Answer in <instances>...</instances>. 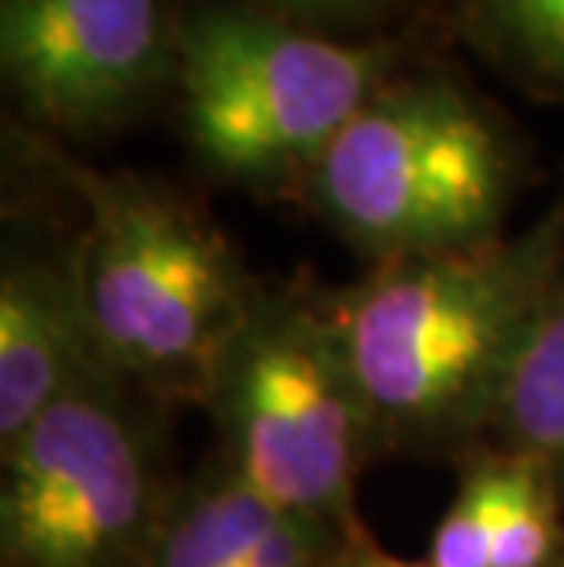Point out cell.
Here are the masks:
<instances>
[{"label":"cell","mask_w":564,"mask_h":567,"mask_svg":"<svg viewBox=\"0 0 564 567\" xmlns=\"http://www.w3.org/2000/svg\"><path fill=\"white\" fill-rule=\"evenodd\" d=\"M564 494L543 465L499 454V516L491 567H557L564 557Z\"/></svg>","instance_id":"12"},{"label":"cell","mask_w":564,"mask_h":567,"mask_svg":"<svg viewBox=\"0 0 564 567\" xmlns=\"http://www.w3.org/2000/svg\"><path fill=\"white\" fill-rule=\"evenodd\" d=\"M465 38L506 74L564 92V0H451Z\"/></svg>","instance_id":"11"},{"label":"cell","mask_w":564,"mask_h":567,"mask_svg":"<svg viewBox=\"0 0 564 567\" xmlns=\"http://www.w3.org/2000/svg\"><path fill=\"white\" fill-rule=\"evenodd\" d=\"M16 136L85 209L81 282L106 367L129 389L209 406L257 297L224 231L158 179L89 168L41 132Z\"/></svg>","instance_id":"2"},{"label":"cell","mask_w":564,"mask_h":567,"mask_svg":"<svg viewBox=\"0 0 564 567\" xmlns=\"http://www.w3.org/2000/svg\"><path fill=\"white\" fill-rule=\"evenodd\" d=\"M499 516V454L470 465L459 491L433 530L429 564L433 567H491Z\"/></svg>","instance_id":"13"},{"label":"cell","mask_w":564,"mask_h":567,"mask_svg":"<svg viewBox=\"0 0 564 567\" xmlns=\"http://www.w3.org/2000/svg\"><path fill=\"white\" fill-rule=\"evenodd\" d=\"M224 465L286 516L363 535L356 480L378 451L330 300L257 289L213 384Z\"/></svg>","instance_id":"5"},{"label":"cell","mask_w":564,"mask_h":567,"mask_svg":"<svg viewBox=\"0 0 564 567\" xmlns=\"http://www.w3.org/2000/svg\"><path fill=\"white\" fill-rule=\"evenodd\" d=\"M506 125L440 70H403L311 168L305 195L370 264L495 243L517 195Z\"/></svg>","instance_id":"4"},{"label":"cell","mask_w":564,"mask_h":567,"mask_svg":"<svg viewBox=\"0 0 564 567\" xmlns=\"http://www.w3.org/2000/svg\"><path fill=\"white\" fill-rule=\"evenodd\" d=\"M403 70V38L345 41L246 0H209L180 22V122L213 176L246 190H305L338 132Z\"/></svg>","instance_id":"3"},{"label":"cell","mask_w":564,"mask_h":567,"mask_svg":"<svg viewBox=\"0 0 564 567\" xmlns=\"http://www.w3.org/2000/svg\"><path fill=\"white\" fill-rule=\"evenodd\" d=\"M129 384H89L0 446V567H147L170 498Z\"/></svg>","instance_id":"6"},{"label":"cell","mask_w":564,"mask_h":567,"mask_svg":"<svg viewBox=\"0 0 564 567\" xmlns=\"http://www.w3.org/2000/svg\"><path fill=\"white\" fill-rule=\"evenodd\" d=\"M557 567H564V557H561V564H557Z\"/></svg>","instance_id":"16"},{"label":"cell","mask_w":564,"mask_h":567,"mask_svg":"<svg viewBox=\"0 0 564 567\" xmlns=\"http://www.w3.org/2000/svg\"><path fill=\"white\" fill-rule=\"evenodd\" d=\"M180 0H0V70L41 136L92 140L176 92Z\"/></svg>","instance_id":"7"},{"label":"cell","mask_w":564,"mask_h":567,"mask_svg":"<svg viewBox=\"0 0 564 567\" xmlns=\"http://www.w3.org/2000/svg\"><path fill=\"white\" fill-rule=\"evenodd\" d=\"M246 4L275 11V16L305 22V27L316 30H352L392 16L407 0H246Z\"/></svg>","instance_id":"14"},{"label":"cell","mask_w":564,"mask_h":567,"mask_svg":"<svg viewBox=\"0 0 564 567\" xmlns=\"http://www.w3.org/2000/svg\"><path fill=\"white\" fill-rule=\"evenodd\" d=\"M327 567H433V564L392 557V553L378 549L367 535H359V538H348L345 546H338V553L327 560Z\"/></svg>","instance_id":"15"},{"label":"cell","mask_w":564,"mask_h":567,"mask_svg":"<svg viewBox=\"0 0 564 567\" xmlns=\"http://www.w3.org/2000/svg\"><path fill=\"white\" fill-rule=\"evenodd\" d=\"M491 432L506 454L543 465L564 494V279L513 355L491 414Z\"/></svg>","instance_id":"9"},{"label":"cell","mask_w":564,"mask_h":567,"mask_svg":"<svg viewBox=\"0 0 564 567\" xmlns=\"http://www.w3.org/2000/svg\"><path fill=\"white\" fill-rule=\"evenodd\" d=\"M561 279L564 198L517 235L375 264L334 297L375 443L437 454L491 429L513 355Z\"/></svg>","instance_id":"1"},{"label":"cell","mask_w":564,"mask_h":567,"mask_svg":"<svg viewBox=\"0 0 564 567\" xmlns=\"http://www.w3.org/2000/svg\"><path fill=\"white\" fill-rule=\"evenodd\" d=\"M122 381L106 367L81 282V243H8L0 271V446L89 384ZM125 384V381H122Z\"/></svg>","instance_id":"8"},{"label":"cell","mask_w":564,"mask_h":567,"mask_svg":"<svg viewBox=\"0 0 564 567\" xmlns=\"http://www.w3.org/2000/svg\"><path fill=\"white\" fill-rule=\"evenodd\" d=\"M275 513L221 462L170 498L147 567H238Z\"/></svg>","instance_id":"10"}]
</instances>
